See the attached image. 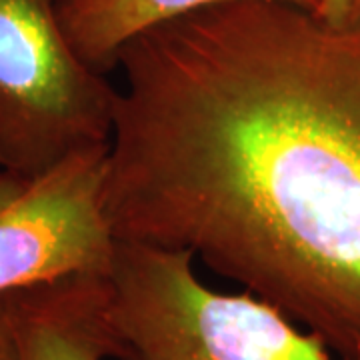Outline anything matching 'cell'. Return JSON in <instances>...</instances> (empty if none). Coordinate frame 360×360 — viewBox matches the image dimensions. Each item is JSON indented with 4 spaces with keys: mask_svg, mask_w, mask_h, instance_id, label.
I'll return each instance as SVG.
<instances>
[{
    "mask_svg": "<svg viewBox=\"0 0 360 360\" xmlns=\"http://www.w3.org/2000/svg\"><path fill=\"white\" fill-rule=\"evenodd\" d=\"M116 68V240L191 250L360 360V18L220 2L141 32Z\"/></svg>",
    "mask_w": 360,
    "mask_h": 360,
    "instance_id": "6da1fadb",
    "label": "cell"
},
{
    "mask_svg": "<svg viewBox=\"0 0 360 360\" xmlns=\"http://www.w3.org/2000/svg\"><path fill=\"white\" fill-rule=\"evenodd\" d=\"M191 250L116 240L103 284L110 360H336L252 292L205 284Z\"/></svg>",
    "mask_w": 360,
    "mask_h": 360,
    "instance_id": "7a4b0ae2",
    "label": "cell"
},
{
    "mask_svg": "<svg viewBox=\"0 0 360 360\" xmlns=\"http://www.w3.org/2000/svg\"><path fill=\"white\" fill-rule=\"evenodd\" d=\"M116 96L66 39L58 0H0V170L40 174L110 144Z\"/></svg>",
    "mask_w": 360,
    "mask_h": 360,
    "instance_id": "3957f363",
    "label": "cell"
},
{
    "mask_svg": "<svg viewBox=\"0 0 360 360\" xmlns=\"http://www.w3.org/2000/svg\"><path fill=\"white\" fill-rule=\"evenodd\" d=\"M108 144L40 174L0 170V296L103 274L116 236L103 205Z\"/></svg>",
    "mask_w": 360,
    "mask_h": 360,
    "instance_id": "277c9868",
    "label": "cell"
},
{
    "mask_svg": "<svg viewBox=\"0 0 360 360\" xmlns=\"http://www.w3.org/2000/svg\"><path fill=\"white\" fill-rule=\"evenodd\" d=\"M16 360H110L101 274L11 292Z\"/></svg>",
    "mask_w": 360,
    "mask_h": 360,
    "instance_id": "5b68a950",
    "label": "cell"
},
{
    "mask_svg": "<svg viewBox=\"0 0 360 360\" xmlns=\"http://www.w3.org/2000/svg\"><path fill=\"white\" fill-rule=\"evenodd\" d=\"M231 0H58V16L68 42L96 72L108 75L118 54L141 32ZM316 11L321 0H281Z\"/></svg>",
    "mask_w": 360,
    "mask_h": 360,
    "instance_id": "8992f818",
    "label": "cell"
},
{
    "mask_svg": "<svg viewBox=\"0 0 360 360\" xmlns=\"http://www.w3.org/2000/svg\"><path fill=\"white\" fill-rule=\"evenodd\" d=\"M319 14L333 25H350L360 18V0H321Z\"/></svg>",
    "mask_w": 360,
    "mask_h": 360,
    "instance_id": "52a82bcc",
    "label": "cell"
},
{
    "mask_svg": "<svg viewBox=\"0 0 360 360\" xmlns=\"http://www.w3.org/2000/svg\"><path fill=\"white\" fill-rule=\"evenodd\" d=\"M0 360H16V356H14L11 295L0 296Z\"/></svg>",
    "mask_w": 360,
    "mask_h": 360,
    "instance_id": "ba28073f",
    "label": "cell"
}]
</instances>
